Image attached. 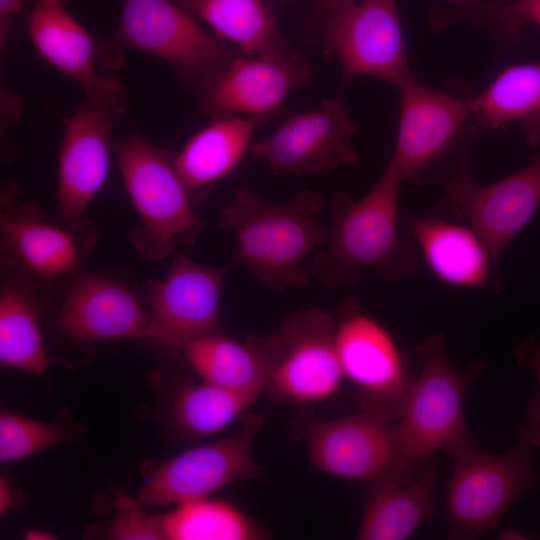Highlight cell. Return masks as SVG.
<instances>
[{
	"mask_svg": "<svg viewBox=\"0 0 540 540\" xmlns=\"http://www.w3.org/2000/svg\"><path fill=\"white\" fill-rule=\"evenodd\" d=\"M522 127L528 144L540 148V111L522 120Z\"/></svg>",
	"mask_w": 540,
	"mask_h": 540,
	"instance_id": "d590c367",
	"label": "cell"
},
{
	"mask_svg": "<svg viewBox=\"0 0 540 540\" xmlns=\"http://www.w3.org/2000/svg\"><path fill=\"white\" fill-rule=\"evenodd\" d=\"M358 124L340 98L327 99L318 108L286 119L269 136L250 147L275 172L312 174L359 162L352 139Z\"/></svg>",
	"mask_w": 540,
	"mask_h": 540,
	"instance_id": "2e32d148",
	"label": "cell"
},
{
	"mask_svg": "<svg viewBox=\"0 0 540 540\" xmlns=\"http://www.w3.org/2000/svg\"><path fill=\"white\" fill-rule=\"evenodd\" d=\"M202 381L234 388H265L277 356V333L236 341L222 331L187 342L180 350Z\"/></svg>",
	"mask_w": 540,
	"mask_h": 540,
	"instance_id": "7402d4cb",
	"label": "cell"
},
{
	"mask_svg": "<svg viewBox=\"0 0 540 540\" xmlns=\"http://www.w3.org/2000/svg\"><path fill=\"white\" fill-rule=\"evenodd\" d=\"M0 363L36 376L45 375L53 363L44 346L36 303L18 284L1 288Z\"/></svg>",
	"mask_w": 540,
	"mask_h": 540,
	"instance_id": "484cf974",
	"label": "cell"
},
{
	"mask_svg": "<svg viewBox=\"0 0 540 540\" xmlns=\"http://www.w3.org/2000/svg\"><path fill=\"white\" fill-rule=\"evenodd\" d=\"M25 0H0V44L5 45L13 26L12 18L24 9Z\"/></svg>",
	"mask_w": 540,
	"mask_h": 540,
	"instance_id": "836d02e7",
	"label": "cell"
},
{
	"mask_svg": "<svg viewBox=\"0 0 540 540\" xmlns=\"http://www.w3.org/2000/svg\"><path fill=\"white\" fill-rule=\"evenodd\" d=\"M112 44L165 61L193 90L243 54L210 35L171 0H122Z\"/></svg>",
	"mask_w": 540,
	"mask_h": 540,
	"instance_id": "52a82bcc",
	"label": "cell"
},
{
	"mask_svg": "<svg viewBox=\"0 0 540 540\" xmlns=\"http://www.w3.org/2000/svg\"><path fill=\"white\" fill-rule=\"evenodd\" d=\"M67 439V430L59 423L6 411L0 414V460L3 463L31 457Z\"/></svg>",
	"mask_w": 540,
	"mask_h": 540,
	"instance_id": "f546056e",
	"label": "cell"
},
{
	"mask_svg": "<svg viewBox=\"0 0 540 540\" xmlns=\"http://www.w3.org/2000/svg\"><path fill=\"white\" fill-rule=\"evenodd\" d=\"M305 439L312 465L345 481L370 483L413 475L428 463H414L405 457L398 422L365 410L315 420L306 428Z\"/></svg>",
	"mask_w": 540,
	"mask_h": 540,
	"instance_id": "9c48e42d",
	"label": "cell"
},
{
	"mask_svg": "<svg viewBox=\"0 0 540 540\" xmlns=\"http://www.w3.org/2000/svg\"><path fill=\"white\" fill-rule=\"evenodd\" d=\"M496 1H498L500 3H503V4H511V3L515 2L516 0H496Z\"/></svg>",
	"mask_w": 540,
	"mask_h": 540,
	"instance_id": "ab89813d",
	"label": "cell"
},
{
	"mask_svg": "<svg viewBox=\"0 0 540 540\" xmlns=\"http://www.w3.org/2000/svg\"><path fill=\"white\" fill-rule=\"evenodd\" d=\"M37 209L21 205L1 214L5 249L34 274L57 278L71 273L79 259L72 229L49 223Z\"/></svg>",
	"mask_w": 540,
	"mask_h": 540,
	"instance_id": "cb8c5ba5",
	"label": "cell"
},
{
	"mask_svg": "<svg viewBox=\"0 0 540 540\" xmlns=\"http://www.w3.org/2000/svg\"><path fill=\"white\" fill-rule=\"evenodd\" d=\"M540 208V152L524 169L477 184L465 172L444 184L436 214L466 220L500 259Z\"/></svg>",
	"mask_w": 540,
	"mask_h": 540,
	"instance_id": "5bb4252c",
	"label": "cell"
},
{
	"mask_svg": "<svg viewBox=\"0 0 540 540\" xmlns=\"http://www.w3.org/2000/svg\"><path fill=\"white\" fill-rule=\"evenodd\" d=\"M266 391L234 389L209 382L184 386L175 396L172 414L176 423L194 436H213L230 426Z\"/></svg>",
	"mask_w": 540,
	"mask_h": 540,
	"instance_id": "83f0119b",
	"label": "cell"
},
{
	"mask_svg": "<svg viewBox=\"0 0 540 540\" xmlns=\"http://www.w3.org/2000/svg\"><path fill=\"white\" fill-rule=\"evenodd\" d=\"M13 506V494L6 479H0V513L3 515Z\"/></svg>",
	"mask_w": 540,
	"mask_h": 540,
	"instance_id": "74e56055",
	"label": "cell"
},
{
	"mask_svg": "<svg viewBox=\"0 0 540 540\" xmlns=\"http://www.w3.org/2000/svg\"><path fill=\"white\" fill-rule=\"evenodd\" d=\"M511 5L523 25L532 22L540 27V0H516Z\"/></svg>",
	"mask_w": 540,
	"mask_h": 540,
	"instance_id": "e575fe53",
	"label": "cell"
},
{
	"mask_svg": "<svg viewBox=\"0 0 540 540\" xmlns=\"http://www.w3.org/2000/svg\"><path fill=\"white\" fill-rule=\"evenodd\" d=\"M195 18L205 21L221 40L247 56L288 48L271 8L260 0H174Z\"/></svg>",
	"mask_w": 540,
	"mask_h": 540,
	"instance_id": "d4e9b609",
	"label": "cell"
},
{
	"mask_svg": "<svg viewBox=\"0 0 540 540\" xmlns=\"http://www.w3.org/2000/svg\"><path fill=\"white\" fill-rule=\"evenodd\" d=\"M472 110L479 127L502 129L540 111V62L511 65L503 69L478 96Z\"/></svg>",
	"mask_w": 540,
	"mask_h": 540,
	"instance_id": "f1b7e54d",
	"label": "cell"
},
{
	"mask_svg": "<svg viewBox=\"0 0 540 540\" xmlns=\"http://www.w3.org/2000/svg\"><path fill=\"white\" fill-rule=\"evenodd\" d=\"M277 337L269 396L298 405L333 397L345 379L336 348V318L321 308L302 309L283 322Z\"/></svg>",
	"mask_w": 540,
	"mask_h": 540,
	"instance_id": "7c38bea8",
	"label": "cell"
},
{
	"mask_svg": "<svg viewBox=\"0 0 540 540\" xmlns=\"http://www.w3.org/2000/svg\"><path fill=\"white\" fill-rule=\"evenodd\" d=\"M226 267L178 255L166 275L145 286L148 312L164 345L180 351L189 341L221 331L219 309Z\"/></svg>",
	"mask_w": 540,
	"mask_h": 540,
	"instance_id": "e0dca14e",
	"label": "cell"
},
{
	"mask_svg": "<svg viewBox=\"0 0 540 540\" xmlns=\"http://www.w3.org/2000/svg\"><path fill=\"white\" fill-rule=\"evenodd\" d=\"M263 424L259 414L242 416L237 432L194 447L160 463L136 494L142 506L179 505L210 497L238 481L261 479L254 441Z\"/></svg>",
	"mask_w": 540,
	"mask_h": 540,
	"instance_id": "30bf717a",
	"label": "cell"
},
{
	"mask_svg": "<svg viewBox=\"0 0 540 540\" xmlns=\"http://www.w3.org/2000/svg\"><path fill=\"white\" fill-rule=\"evenodd\" d=\"M123 183L141 220L131 241L146 260L159 261L192 244L204 225L178 175L171 153L136 131L117 143Z\"/></svg>",
	"mask_w": 540,
	"mask_h": 540,
	"instance_id": "5b68a950",
	"label": "cell"
},
{
	"mask_svg": "<svg viewBox=\"0 0 540 540\" xmlns=\"http://www.w3.org/2000/svg\"><path fill=\"white\" fill-rule=\"evenodd\" d=\"M124 114L110 103L86 97L64 121L57 209L60 223L75 232L106 181L112 129Z\"/></svg>",
	"mask_w": 540,
	"mask_h": 540,
	"instance_id": "9a60e30c",
	"label": "cell"
},
{
	"mask_svg": "<svg viewBox=\"0 0 540 540\" xmlns=\"http://www.w3.org/2000/svg\"><path fill=\"white\" fill-rule=\"evenodd\" d=\"M168 540H264L269 532L238 506L210 497L176 505L159 515Z\"/></svg>",
	"mask_w": 540,
	"mask_h": 540,
	"instance_id": "4316f807",
	"label": "cell"
},
{
	"mask_svg": "<svg viewBox=\"0 0 540 540\" xmlns=\"http://www.w3.org/2000/svg\"><path fill=\"white\" fill-rule=\"evenodd\" d=\"M319 15L338 13L356 3V0H313Z\"/></svg>",
	"mask_w": 540,
	"mask_h": 540,
	"instance_id": "8d00e7d4",
	"label": "cell"
},
{
	"mask_svg": "<svg viewBox=\"0 0 540 540\" xmlns=\"http://www.w3.org/2000/svg\"><path fill=\"white\" fill-rule=\"evenodd\" d=\"M267 119L257 115L213 119L186 142L173 163L194 203L235 171L250 149L256 129Z\"/></svg>",
	"mask_w": 540,
	"mask_h": 540,
	"instance_id": "44dd1931",
	"label": "cell"
},
{
	"mask_svg": "<svg viewBox=\"0 0 540 540\" xmlns=\"http://www.w3.org/2000/svg\"><path fill=\"white\" fill-rule=\"evenodd\" d=\"M540 448V425L522 424L514 446L500 454L479 450L476 443L447 452L453 473L445 507L448 538L472 539L495 529L508 509L540 490L533 454Z\"/></svg>",
	"mask_w": 540,
	"mask_h": 540,
	"instance_id": "277c9868",
	"label": "cell"
},
{
	"mask_svg": "<svg viewBox=\"0 0 540 540\" xmlns=\"http://www.w3.org/2000/svg\"><path fill=\"white\" fill-rule=\"evenodd\" d=\"M115 496L116 514L107 533L109 539H164L159 515L146 514L136 498H131L125 492L117 491Z\"/></svg>",
	"mask_w": 540,
	"mask_h": 540,
	"instance_id": "1f68e13d",
	"label": "cell"
},
{
	"mask_svg": "<svg viewBox=\"0 0 540 540\" xmlns=\"http://www.w3.org/2000/svg\"><path fill=\"white\" fill-rule=\"evenodd\" d=\"M28 32L38 54L79 84L86 97L110 103L126 113L125 87L117 78L98 71L96 43L65 9L63 0H38L29 16Z\"/></svg>",
	"mask_w": 540,
	"mask_h": 540,
	"instance_id": "ffe728a7",
	"label": "cell"
},
{
	"mask_svg": "<svg viewBox=\"0 0 540 540\" xmlns=\"http://www.w3.org/2000/svg\"><path fill=\"white\" fill-rule=\"evenodd\" d=\"M318 35L341 64L342 86L368 76L397 87L414 76L397 0H361L338 13L320 15Z\"/></svg>",
	"mask_w": 540,
	"mask_h": 540,
	"instance_id": "8fae6325",
	"label": "cell"
},
{
	"mask_svg": "<svg viewBox=\"0 0 540 540\" xmlns=\"http://www.w3.org/2000/svg\"><path fill=\"white\" fill-rule=\"evenodd\" d=\"M400 175L388 164L358 201L335 194L323 249L311 259V276L329 288L356 285L365 271L396 282L416 268L413 248L401 237Z\"/></svg>",
	"mask_w": 540,
	"mask_h": 540,
	"instance_id": "6da1fadb",
	"label": "cell"
},
{
	"mask_svg": "<svg viewBox=\"0 0 540 540\" xmlns=\"http://www.w3.org/2000/svg\"><path fill=\"white\" fill-rule=\"evenodd\" d=\"M323 196L302 190L285 204H269L255 191L239 189L218 217L231 232L237 251L233 265H243L273 291L307 285L305 258L324 246L328 226L320 220Z\"/></svg>",
	"mask_w": 540,
	"mask_h": 540,
	"instance_id": "7a4b0ae2",
	"label": "cell"
},
{
	"mask_svg": "<svg viewBox=\"0 0 540 540\" xmlns=\"http://www.w3.org/2000/svg\"><path fill=\"white\" fill-rule=\"evenodd\" d=\"M401 222L439 281L461 289L503 291L500 259L472 226L439 214L404 216Z\"/></svg>",
	"mask_w": 540,
	"mask_h": 540,
	"instance_id": "ac0fdd59",
	"label": "cell"
},
{
	"mask_svg": "<svg viewBox=\"0 0 540 540\" xmlns=\"http://www.w3.org/2000/svg\"><path fill=\"white\" fill-rule=\"evenodd\" d=\"M336 348L344 378L358 391L361 410L398 422L414 378L391 332L364 313L358 301L348 300L336 318Z\"/></svg>",
	"mask_w": 540,
	"mask_h": 540,
	"instance_id": "ba28073f",
	"label": "cell"
},
{
	"mask_svg": "<svg viewBox=\"0 0 540 540\" xmlns=\"http://www.w3.org/2000/svg\"><path fill=\"white\" fill-rule=\"evenodd\" d=\"M310 77V63L298 50L242 54L194 89L196 104L211 120L240 113L268 117Z\"/></svg>",
	"mask_w": 540,
	"mask_h": 540,
	"instance_id": "4fadbf2b",
	"label": "cell"
},
{
	"mask_svg": "<svg viewBox=\"0 0 540 540\" xmlns=\"http://www.w3.org/2000/svg\"><path fill=\"white\" fill-rule=\"evenodd\" d=\"M416 350L422 369L407 393L398 430L405 457L422 463L438 449L449 452L476 443L466 425L464 405L483 365L474 359L464 368L454 366L443 334L426 337Z\"/></svg>",
	"mask_w": 540,
	"mask_h": 540,
	"instance_id": "8992f818",
	"label": "cell"
},
{
	"mask_svg": "<svg viewBox=\"0 0 540 540\" xmlns=\"http://www.w3.org/2000/svg\"><path fill=\"white\" fill-rule=\"evenodd\" d=\"M68 337L85 342L164 339L138 298L124 285L95 275L78 278L67 293L57 318Z\"/></svg>",
	"mask_w": 540,
	"mask_h": 540,
	"instance_id": "d6986e66",
	"label": "cell"
},
{
	"mask_svg": "<svg viewBox=\"0 0 540 540\" xmlns=\"http://www.w3.org/2000/svg\"><path fill=\"white\" fill-rule=\"evenodd\" d=\"M518 362L530 368L536 378L538 386L537 397L530 402L526 409L527 418L530 422L540 425V339L530 337L516 348Z\"/></svg>",
	"mask_w": 540,
	"mask_h": 540,
	"instance_id": "d6a6232c",
	"label": "cell"
},
{
	"mask_svg": "<svg viewBox=\"0 0 540 540\" xmlns=\"http://www.w3.org/2000/svg\"><path fill=\"white\" fill-rule=\"evenodd\" d=\"M397 88L401 113L388 164L403 181L416 185H444L468 172L471 146L483 132L470 90L456 81L435 89L415 76Z\"/></svg>",
	"mask_w": 540,
	"mask_h": 540,
	"instance_id": "3957f363",
	"label": "cell"
},
{
	"mask_svg": "<svg viewBox=\"0 0 540 540\" xmlns=\"http://www.w3.org/2000/svg\"><path fill=\"white\" fill-rule=\"evenodd\" d=\"M25 538L30 539V540H51V539H54L55 537L51 533H48L46 531L34 529V530H30L26 534Z\"/></svg>",
	"mask_w": 540,
	"mask_h": 540,
	"instance_id": "f35d334b",
	"label": "cell"
},
{
	"mask_svg": "<svg viewBox=\"0 0 540 540\" xmlns=\"http://www.w3.org/2000/svg\"><path fill=\"white\" fill-rule=\"evenodd\" d=\"M451 7L455 21L469 23L500 46L513 49L520 44L524 26L511 4L496 0H442Z\"/></svg>",
	"mask_w": 540,
	"mask_h": 540,
	"instance_id": "4dcf8cb0",
	"label": "cell"
},
{
	"mask_svg": "<svg viewBox=\"0 0 540 540\" xmlns=\"http://www.w3.org/2000/svg\"><path fill=\"white\" fill-rule=\"evenodd\" d=\"M435 471L428 463L416 474L368 483L360 540H404L433 512Z\"/></svg>",
	"mask_w": 540,
	"mask_h": 540,
	"instance_id": "603a6c76",
	"label": "cell"
}]
</instances>
